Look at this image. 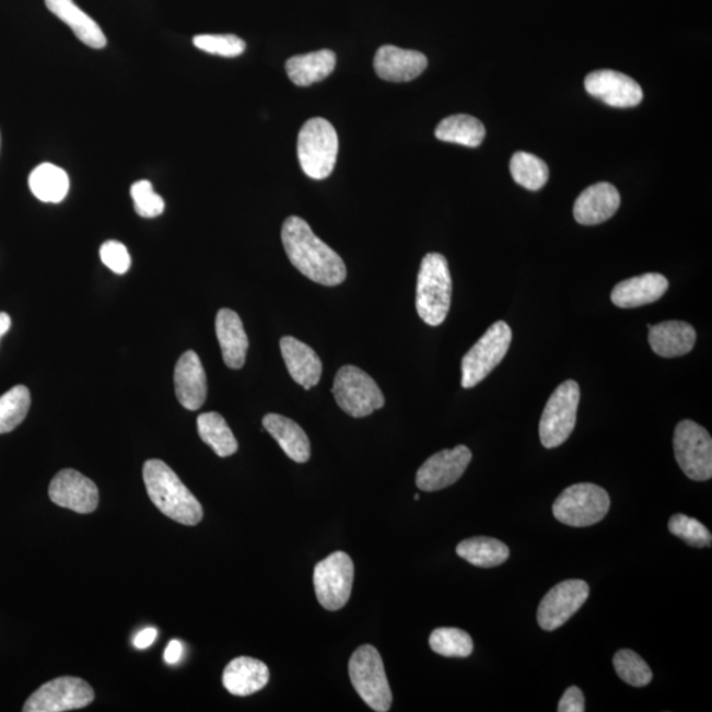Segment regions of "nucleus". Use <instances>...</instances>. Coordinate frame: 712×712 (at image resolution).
Segmentation results:
<instances>
[{
    "label": "nucleus",
    "mask_w": 712,
    "mask_h": 712,
    "mask_svg": "<svg viewBox=\"0 0 712 712\" xmlns=\"http://www.w3.org/2000/svg\"><path fill=\"white\" fill-rule=\"evenodd\" d=\"M281 241L292 266L307 279L320 285L337 287L348 278V268L341 256L320 241L303 218H287L281 229Z\"/></svg>",
    "instance_id": "1"
},
{
    "label": "nucleus",
    "mask_w": 712,
    "mask_h": 712,
    "mask_svg": "<svg viewBox=\"0 0 712 712\" xmlns=\"http://www.w3.org/2000/svg\"><path fill=\"white\" fill-rule=\"evenodd\" d=\"M143 479L151 502L166 517L188 527L201 523L203 517L201 503L165 462L147 460L143 467Z\"/></svg>",
    "instance_id": "2"
},
{
    "label": "nucleus",
    "mask_w": 712,
    "mask_h": 712,
    "mask_svg": "<svg viewBox=\"0 0 712 712\" xmlns=\"http://www.w3.org/2000/svg\"><path fill=\"white\" fill-rule=\"evenodd\" d=\"M453 281L444 255L432 253L421 261L417 278L416 310L423 323L440 326L451 311Z\"/></svg>",
    "instance_id": "3"
},
{
    "label": "nucleus",
    "mask_w": 712,
    "mask_h": 712,
    "mask_svg": "<svg viewBox=\"0 0 712 712\" xmlns=\"http://www.w3.org/2000/svg\"><path fill=\"white\" fill-rule=\"evenodd\" d=\"M338 133L329 120L313 118L299 133L297 156L301 170L307 177L325 179L336 168Z\"/></svg>",
    "instance_id": "4"
},
{
    "label": "nucleus",
    "mask_w": 712,
    "mask_h": 712,
    "mask_svg": "<svg viewBox=\"0 0 712 712\" xmlns=\"http://www.w3.org/2000/svg\"><path fill=\"white\" fill-rule=\"evenodd\" d=\"M349 675L352 686L369 708L377 712L390 710L393 691L389 688L383 658L375 646L365 644L352 653Z\"/></svg>",
    "instance_id": "5"
},
{
    "label": "nucleus",
    "mask_w": 712,
    "mask_h": 712,
    "mask_svg": "<svg viewBox=\"0 0 712 712\" xmlns=\"http://www.w3.org/2000/svg\"><path fill=\"white\" fill-rule=\"evenodd\" d=\"M611 500L608 492L593 483L568 487L553 504L558 522L574 528L592 527L606 517Z\"/></svg>",
    "instance_id": "6"
},
{
    "label": "nucleus",
    "mask_w": 712,
    "mask_h": 712,
    "mask_svg": "<svg viewBox=\"0 0 712 712\" xmlns=\"http://www.w3.org/2000/svg\"><path fill=\"white\" fill-rule=\"evenodd\" d=\"M512 342V330L504 320L490 326L482 338L462 359V387L478 386L502 363Z\"/></svg>",
    "instance_id": "7"
},
{
    "label": "nucleus",
    "mask_w": 712,
    "mask_h": 712,
    "mask_svg": "<svg viewBox=\"0 0 712 712\" xmlns=\"http://www.w3.org/2000/svg\"><path fill=\"white\" fill-rule=\"evenodd\" d=\"M331 393L339 408L355 419L367 417L386 404L374 378L355 365H343L339 369Z\"/></svg>",
    "instance_id": "8"
},
{
    "label": "nucleus",
    "mask_w": 712,
    "mask_h": 712,
    "mask_svg": "<svg viewBox=\"0 0 712 712\" xmlns=\"http://www.w3.org/2000/svg\"><path fill=\"white\" fill-rule=\"evenodd\" d=\"M581 389L579 383L560 384L545 406L540 421V439L544 447L561 446L572 435L579 413Z\"/></svg>",
    "instance_id": "9"
},
{
    "label": "nucleus",
    "mask_w": 712,
    "mask_h": 712,
    "mask_svg": "<svg viewBox=\"0 0 712 712\" xmlns=\"http://www.w3.org/2000/svg\"><path fill=\"white\" fill-rule=\"evenodd\" d=\"M354 562L345 551H336L314 568L313 583L319 605L338 611L348 605L354 583Z\"/></svg>",
    "instance_id": "10"
},
{
    "label": "nucleus",
    "mask_w": 712,
    "mask_h": 712,
    "mask_svg": "<svg viewBox=\"0 0 712 712\" xmlns=\"http://www.w3.org/2000/svg\"><path fill=\"white\" fill-rule=\"evenodd\" d=\"M675 455L686 477L705 482L712 477V440L701 425L691 420L678 423L675 431Z\"/></svg>",
    "instance_id": "11"
},
{
    "label": "nucleus",
    "mask_w": 712,
    "mask_h": 712,
    "mask_svg": "<svg viewBox=\"0 0 712 712\" xmlns=\"http://www.w3.org/2000/svg\"><path fill=\"white\" fill-rule=\"evenodd\" d=\"M94 690L77 677H60L37 689L25 702L24 712H63L86 708L94 701Z\"/></svg>",
    "instance_id": "12"
},
{
    "label": "nucleus",
    "mask_w": 712,
    "mask_h": 712,
    "mask_svg": "<svg viewBox=\"0 0 712 712\" xmlns=\"http://www.w3.org/2000/svg\"><path fill=\"white\" fill-rule=\"evenodd\" d=\"M590 595V586L585 581L569 580L544 596L537 609V621L544 631H556L580 611Z\"/></svg>",
    "instance_id": "13"
},
{
    "label": "nucleus",
    "mask_w": 712,
    "mask_h": 712,
    "mask_svg": "<svg viewBox=\"0 0 712 712\" xmlns=\"http://www.w3.org/2000/svg\"><path fill=\"white\" fill-rule=\"evenodd\" d=\"M471 459L472 453L465 445L434 454L417 471L416 485L425 492L444 490L458 482Z\"/></svg>",
    "instance_id": "14"
},
{
    "label": "nucleus",
    "mask_w": 712,
    "mask_h": 712,
    "mask_svg": "<svg viewBox=\"0 0 712 712\" xmlns=\"http://www.w3.org/2000/svg\"><path fill=\"white\" fill-rule=\"evenodd\" d=\"M49 498L56 505L86 515L97 510L100 491L92 479L72 468L56 474L49 486Z\"/></svg>",
    "instance_id": "15"
},
{
    "label": "nucleus",
    "mask_w": 712,
    "mask_h": 712,
    "mask_svg": "<svg viewBox=\"0 0 712 712\" xmlns=\"http://www.w3.org/2000/svg\"><path fill=\"white\" fill-rule=\"evenodd\" d=\"M585 87L594 98L616 108L638 106L644 97L643 89L637 81L609 69L595 70L590 73L585 80Z\"/></svg>",
    "instance_id": "16"
},
{
    "label": "nucleus",
    "mask_w": 712,
    "mask_h": 712,
    "mask_svg": "<svg viewBox=\"0 0 712 712\" xmlns=\"http://www.w3.org/2000/svg\"><path fill=\"white\" fill-rule=\"evenodd\" d=\"M176 396L185 409H200L208 397L207 372L200 357L195 351H186L179 357L175 369Z\"/></svg>",
    "instance_id": "17"
},
{
    "label": "nucleus",
    "mask_w": 712,
    "mask_h": 712,
    "mask_svg": "<svg viewBox=\"0 0 712 712\" xmlns=\"http://www.w3.org/2000/svg\"><path fill=\"white\" fill-rule=\"evenodd\" d=\"M427 67L425 55L417 50L397 48L395 45H383L374 60L376 74L389 82L413 81L425 72Z\"/></svg>",
    "instance_id": "18"
},
{
    "label": "nucleus",
    "mask_w": 712,
    "mask_h": 712,
    "mask_svg": "<svg viewBox=\"0 0 712 712\" xmlns=\"http://www.w3.org/2000/svg\"><path fill=\"white\" fill-rule=\"evenodd\" d=\"M620 207V195L614 185L598 183L583 190L574 203L575 221L595 226L614 217Z\"/></svg>",
    "instance_id": "19"
},
{
    "label": "nucleus",
    "mask_w": 712,
    "mask_h": 712,
    "mask_svg": "<svg viewBox=\"0 0 712 712\" xmlns=\"http://www.w3.org/2000/svg\"><path fill=\"white\" fill-rule=\"evenodd\" d=\"M669 281L661 273H645L616 284L611 292L612 304L632 310L656 303L668 291Z\"/></svg>",
    "instance_id": "20"
},
{
    "label": "nucleus",
    "mask_w": 712,
    "mask_h": 712,
    "mask_svg": "<svg viewBox=\"0 0 712 712\" xmlns=\"http://www.w3.org/2000/svg\"><path fill=\"white\" fill-rule=\"evenodd\" d=\"M280 350L293 381L305 389L316 387L323 376V362L317 352L293 337H282Z\"/></svg>",
    "instance_id": "21"
},
{
    "label": "nucleus",
    "mask_w": 712,
    "mask_h": 712,
    "mask_svg": "<svg viewBox=\"0 0 712 712\" xmlns=\"http://www.w3.org/2000/svg\"><path fill=\"white\" fill-rule=\"evenodd\" d=\"M215 331L224 364L231 370H241L246 363L249 345L241 317L234 311L221 310L217 314Z\"/></svg>",
    "instance_id": "22"
},
{
    "label": "nucleus",
    "mask_w": 712,
    "mask_h": 712,
    "mask_svg": "<svg viewBox=\"0 0 712 712\" xmlns=\"http://www.w3.org/2000/svg\"><path fill=\"white\" fill-rule=\"evenodd\" d=\"M269 681L268 666L253 657H237L223 672L222 682L230 695L248 697L266 688Z\"/></svg>",
    "instance_id": "23"
},
{
    "label": "nucleus",
    "mask_w": 712,
    "mask_h": 712,
    "mask_svg": "<svg viewBox=\"0 0 712 712\" xmlns=\"http://www.w3.org/2000/svg\"><path fill=\"white\" fill-rule=\"evenodd\" d=\"M651 349L658 357L677 358L689 354L695 349L697 332L695 327L682 320H666L650 327Z\"/></svg>",
    "instance_id": "24"
},
{
    "label": "nucleus",
    "mask_w": 712,
    "mask_h": 712,
    "mask_svg": "<svg viewBox=\"0 0 712 712\" xmlns=\"http://www.w3.org/2000/svg\"><path fill=\"white\" fill-rule=\"evenodd\" d=\"M262 427L292 460L297 464L310 460L311 441L297 422L281 415L269 413L262 419Z\"/></svg>",
    "instance_id": "25"
},
{
    "label": "nucleus",
    "mask_w": 712,
    "mask_h": 712,
    "mask_svg": "<svg viewBox=\"0 0 712 712\" xmlns=\"http://www.w3.org/2000/svg\"><path fill=\"white\" fill-rule=\"evenodd\" d=\"M45 5L60 21L69 25L77 38L87 47L94 49L106 47L107 40L104 31L73 0H45Z\"/></svg>",
    "instance_id": "26"
},
{
    "label": "nucleus",
    "mask_w": 712,
    "mask_h": 712,
    "mask_svg": "<svg viewBox=\"0 0 712 712\" xmlns=\"http://www.w3.org/2000/svg\"><path fill=\"white\" fill-rule=\"evenodd\" d=\"M336 66V54L332 50L323 49L291 57L285 62V70L294 85L306 87L327 79L335 72Z\"/></svg>",
    "instance_id": "27"
},
{
    "label": "nucleus",
    "mask_w": 712,
    "mask_h": 712,
    "mask_svg": "<svg viewBox=\"0 0 712 712\" xmlns=\"http://www.w3.org/2000/svg\"><path fill=\"white\" fill-rule=\"evenodd\" d=\"M435 138L446 143L460 144L465 147H479L486 138V128L477 118L471 115H452L440 121L435 128Z\"/></svg>",
    "instance_id": "28"
},
{
    "label": "nucleus",
    "mask_w": 712,
    "mask_h": 712,
    "mask_svg": "<svg viewBox=\"0 0 712 712\" xmlns=\"http://www.w3.org/2000/svg\"><path fill=\"white\" fill-rule=\"evenodd\" d=\"M457 555L477 568L500 567L510 558V548L497 538L472 537L458 544Z\"/></svg>",
    "instance_id": "29"
},
{
    "label": "nucleus",
    "mask_w": 712,
    "mask_h": 712,
    "mask_svg": "<svg viewBox=\"0 0 712 712\" xmlns=\"http://www.w3.org/2000/svg\"><path fill=\"white\" fill-rule=\"evenodd\" d=\"M32 194L43 202L59 203L69 191L68 173L54 164L44 163L32 171L30 179Z\"/></svg>",
    "instance_id": "30"
},
{
    "label": "nucleus",
    "mask_w": 712,
    "mask_h": 712,
    "mask_svg": "<svg viewBox=\"0 0 712 712\" xmlns=\"http://www.w3.org/2000/svg\"><path fill=\"white\" fill-rule=\"evenodd\" d=\"M198 434L205 444L213 448L218 457H231L237 452V441L226 420L220 413L209 412L198 416Z\"/></svg>",
    "instance_id": "31"
},
{
    "label": "nucleus",
    "mask_w": 712,
    "mask_h": 712,
    "mask_svg": "<svg viewBox=\"0 0 712 712\" xmlns=\"http://www.w3.org/2000/svg\"><path fill=\"white\" fill-rule=\"evenodd\" d=\"M510 171L518 185L532 191L542 189L549 179L548 165L528 152H516L511 159Z\"/></svg>",
    "instance_id": "32"
},
{
    "label": "nucleus",
    "mask_w": 712,
    "mask_h": 712,
    "mask_svg": "<svg viewBox=\"0 0 712 712\" xmlns=\"http://www.w3.org/2000/svg\"><path fill=\"white\" fill-rule=\"evenodd\" d=\"M31 394L27 387L16 386L0 397V434L10 433L28 415Z\"/></svg>",
    "instance_id": "33"
},
{
    "label": "nucleus",
    "mask_w": 712,
    "mask_h": 712,
    "mask_svg": "<svg viewBox=\"0 0 712 712\" xmlns=\"http://www.w3.org/2000/svg\"><path fill=\"white\" fill-rule=\"evenodd\" d=\"M432 651L444 657L465 658L474 651L470 634L459 628H437L429 638Z\"/></svg>",
    "instance_id": "34"
},
{
    "label": "nucleus",
    "mask_w": 712,
    "mask_h": 712,
    "mask_svg": "<svg viewBox=\"0 0 712 712\" xmlns=\"http://www.w3.org/2000/svg\"><path fill=\"white\" fill-rule=\"evenodd\" d=\"M614 666L618 676L633 688H644L652 682L653 673L637 652L621 650L615 654Z\"/></svg>",
    "instance_id": "35"
},
{
    "label": "nucleus",
    "mask_w": 712,
    "mask_h": 712,
    "mask_svg": "<svg viewBox=\"0 0 712 712\" xmlns=\"http://www.w3.org/2000/svg\"><path fill=\"white\" fill-rule=\"evenodd\" d=\"M669 530L672 535L681 538L682 541L695 548H710L712 542L711 532L704 527L697 518L686 515L673 516L669 520Z\"/></svg>",
    "instance_id": "36"
},
{
    "label": "nucleus",
    "mask_w": 712,
    "mask_h": 712,
    "mask_svg": "<svg viewBox=\"0 0 712 712\" xmlns=\"http://www.w3.org/2000/svg\"><path fill=\"white\" fill-rule=\"evenodd\" d=\"M194 44L203 52L222 57H237L246 50V43L235 35H198Z\"/></svg>",
    "instance_id": "37"
},
{
    "label": "nucleus",
    "mask_w": 712,
    "mask_h": 712,
    "mask_svg": "<svg viewBox=\"0 0 712 712\" xmlns=\"http://www.w3.org/2000/svg\"><path fill=\"white\" fill-rule=\"evenodd\" d=\"M131 197L135 211L140 217L156 218L164 213L165 202L163 198L153 190V185L147 179H141V182L131 186Z\"/></svg>",
    "instance_id": "38"
},
{
    "label": "nucleus",
    "mask_w": 712,
    "mask_h": 712,
    "mask_svg": "<svg viewBox=\"0 0 712 712\" xmlns=\"http://www.w3.org/2000/svg\"><path fill=\"white\" fill-rule=\"evenodd\" d=\"M102 261L114 273L125 275L131 267V256L125 245L117 241H108L100 249Z\"/></svg>",
    "instance_id": "39"
},
{
    "label": "nucleus",
    "mask_w": 712,
    "mask_h": 712,
    "mask_svg": "<svg viewBox=\"0 0 712 712\" xmlns=\"http://www.w3.org/2000/svg\"><path fill=\"white\" fill-rule=\"evenodd\" d=\"M585 711V697L576 686H570L558 703V712H583Z\"/></svg>",
    "instance_id": "40"
},
{
    "label": "nucleus",
    "mask_w": 712,
    "mask_h": 712,
    "mask_svg": "<svg viewBox=\"0 0 712 712\" xmlns=\"http://www.w3.org/2000/svg\"><path fill=\"white\" fill-rule=\"evenodd\" d=\"M184 646L178 640H172L164 652V660L166 664L176 665L182 660Z\"/></svg>",
    "instance_id": "41"
},
{
    "label": "nucleus",
    "mask_w": 712,
    "mask_h": 712,
    "mask_svg": "<svg viewBox=\"0 0 712 712\" xmlns=\"http://www.w3.org/2000/svg\"><path fill=\"white\" fill-rule=\"evenodd\" d=\"M157 638V631L155 628H145V630L139 632L137 637L133 639V645L138 647V650H145V647H149L153 644V641H155Z\"/></svg>",
    "instance_id": "42"
},
{
    "label": "nucleus",
    "mask_w": 712,
    "mask_h": 712,
    "mask_svg": "<svg viewBox=\"0 0 712 712\" xmlns=\"http://www.w3.org/2000/svg\"><path fill=\"white\" fill-rule=\"evenodd\" d=\"M11 327V317L8 313H0V338H2L5 332L10 330Z\"/></svg>",
    "instance_id": "43"
},
{
    "label": "nucleus",
    "mask_w": 712,
    "mask_h": 712,
    "mask_svg": "<svg viewBox=\"0 0 712 712\" xmlns=\"http://www.w3.org/2000/svg\"><path fill=\"white\" fill-rule=\"evenodd\" d=\"M419 499H420L419 493H416V495H415V500H419Z\"/></svg>",
    "instance_id": "44"
}]
</instances>
